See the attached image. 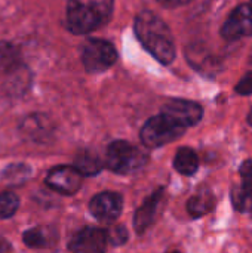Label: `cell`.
<instances>
[{"instance_id":"obj_26","label":"cell","mask_w":252,"mask_h":253,"mask_svg":"<svg viewBox=\"0 0 252 253\" xmlns=\"http://www.w3.org/2000/svg\"><path fill=\"white\" fill-rule=\"evenodd\" d=\"M168 253H181L180 251H171V252H168Z\"/></svg>"},{"instance_id":"obj_13","label":"cell","mask_w":252,"mask_h":253,"mask_svg":"<svg viewBox=\"0 0 252 253\" xmlns=\"http://www.w3.org/2000/svg\"><path fill=\"white\" fill-rule=\"evenodd\" d=\"M214 209V196L209 191H199L187 202V212L192 218H201Z\"/></svg>"},{"instance_id":"obj_25","label":"cell","mask_w":252,"mask_h":253,"mask_svg":"<svg viewBox=\"0 0 252 253\" xmlns=\"http://www.w3.org/2000/svg\"><path fill=\"white\" fill-rule=\"evenodd\" d=\"M248 123L252 126V108L251 111H250V114H248Z\"/></svg>"},{"instance_id":"obj_17","label":"cell","mask_w":252,"mask_h":253,"mask_svg":"<svg viewBox=\"0 0 252 253\" xmlns=\"http://www.w3.org/2000/svg\"><path fill=\"white\" fill-rule=\"evenodd\" d=\"M19 208V199L10 191L0 193V219H7L16 213Z\"/></svg>"},{"instance_id":"obj_3","label":"cell","mask_w":252,"mask_h":253,"mask_svg":"<svg viewBox=\"0 0 252 253\" xmlns=\"http://www.w3.org/2000/svg\"><path fill=\"white\" fill-rule=\"evenodd\" d=\"M186 132V127L172 120L166 114H159L151 119H149L144 126L141 127L140 138L141 142L149 148H159L166 144H171L177 141L180 136H183Z\"/></svg>"},{"instance_id":"obj_19","label":"cell","mask_w":252,"mask_h":253,"mask_svg":"<svg viewBox=\"0 0 252 253\" xmlns=\"http://www.w3.org/2000/svg\"><path fill=\"white\" fill-rule=\"evenodd\" d=\"M232 203L239 212H250L252 211V194L241 185L232 191Z\"/></svg>"},{"instance_id":"obj_15","label":"cell","mask_w":252,"mask_h":253,"mask_svg":"<svg viewBox=\"0 0 252 253\" xmlns=\"http://www.w3.org/2000/svg\"><path fill=\"white\" fill-rule=\"evenodd\" d=\"M22 242L25 243V246H28L31 249H40V248L49 246L52 239H50V233H48V230L36 227V228L27 230L22 234Z\"/></svg>"},{"instance_id":"obj_14","label":"cell","mask_w":252,"mask_h":253,"mask_svg":"<svg viewBox=\"0 0 252 253\" xmlns=\"http://www.w3.org/2000/svg\"><path fill=\"white\" fill-rule=\"evenodd\" d=\"M74 168L80 172L82 176H94L98 175L102 169V162L92 151H82L76 157Z\"/></svg>"},{"instance_id":"obj_20","label":"cell","mask_w":252,"mask_h":253,"mask_svg":"<svg viewBox=\"0 0 252 253\" xmlns=\"http://www.w3.org/2000/svg\"><path fill=\"white\" fill-rule=\"evenodd\" d=\"M105 234H107V242L111 243L113 246H120V245H125L128 242V230L126 227L123 225H114V227H110L108 230H105Z\"/></svg>"},{"instance_id":"obj_27","label":"cell","mask_w":252,"mask_h":253,"mask_svg":"<svg viewBox=\"0 0 252 253\" xmlns=\"http://www.w3.org/2000/svg\"><path fill=\"white\" fill-rule=\"evenodd\" d=\"M250 6H251V9H252V0H251V4H250Z\"/></svg>"},{"instance_id":"obj_18","label":"cell","mask_w":252,"mask_h":253,"mask_svg":"<svg viewBox=\"0 0 252 253\" xmlns=\"http://www.w3.org/2000/svg\"><path fill=\"white\" fill-rule=\"evenodd\" d=\"M18 61V50L7 42H0V73L12 68Z\"/></svg>"},{"instance_id":"obj_7","label":"cell","mask_w":252,"mask_h":253,"mask_svg":"<svg viewBox=\"0 0 252 253\" xmlns=\"http://www.w3.org/2000/svg\"><path fill=\"white\" fill-rule=\"evenodd\" d=\"M123 208V197L119 193L104 191L92 197L89 203V211L94 218L101 222H113L116 221Z\"/></svg>"},{"instance_id":"obj_12","label":"cell","mask_w":252,"mask_h":253,"mask_svg":"<svg viewBox=\"0 0 252 253\" xmlns=\"http://www.w3.org/2000/svg\"><path fill=\"white\" fill-rule=\"evenodd\" d=\"M174 168L178 173H181L184 176L195 175L199 168L198 154L189 147H181L174 157Z\"/></svg>"},{"instance_id":"obj_16","label":"cell","mask_w":252,"mask_h":253,"mask_svg":"<svg viewBox=\"0 0 252 253\" xmlns=\"http://www.w3.org/2000/svg\"><path fill=\"white\" fill-rule=\"evenodd\" d=\"M30 175V168L27 165H10L3 172V181L7 185H21V182L27 181Z\"/></svg>"},{"instance_id":"obj_22","label":"cell","mask_w":252,"mask_h":253,"mask_svg":"<svg viewBox=\"0 0 252 253\" xmlns=\"http://www.w3.org/2000/svg\"><path fill=\"white\" fill-rule=\"evenodd\" d=\"M236 93L242 95V96H250L252 95V71L247 73L236 84L235 87Z\"/></svg>"},{"instance_id":"obj_24","label":"cell","mask_w":252,"mask_h":253,"mask_svg":"<svg viewBox=\"0 0 252 253\" xmlns=\"http://www.w3.org/2000/svg\"><path fill=\"white\" fill-rule=\"evenodd\" d=\"M4 248H10V245L4 240H0V253H7L9 251H4Z\"/></svg>"},{"instance_id":"obj_23","label":"cell","mask_w":252,"mask_h":253,"mask_svg":"<svg viewBox=\"0 0 252 253\" xmlns=\"http://www.w3.org/2000/svg\"><path fill=\"white\" fill-rule=\"evenodd\" d=\"M162 6L165 7H169V9H174V7H180V6H184V4H189L192 0H157Z\"/></svg>"},{"instance_id":"obj_11","label":"cell","mask_w":252,"mask_h":253,"mask_svg":"<svg viewBox=\"0 0 252 253\" xmlns=\"http://www.w3.org/2000/svg\"><path fill=\"white\" fill-rule=\"evenodd\" d=\"M162 196H163V188H159L150 197H147L141 203V206L137 209L135 216H134V227L138 234H143L153 224Z\"/></svg>"},{"instance_id":"obj_10","label":"cell","mask_w":252,"mask_h":253,"mask_svg":"<svg viewBox=\"0 0 252 253\" xmlns=\"http://www.w3.org/2000/svg\"><path fill=\"white\" fill-rule=\"evenodd\" d=\"M162 113L169 116L172 120L184 126L186 129L195 126L201 122L203 116V110L199 104L186 99H172L163 105Z\"/></svg>"},{"instance_id":"obj_6","label":"cell","mask_w":252,"mask_h":253,"mask_svg":"<svg viewBox=\"0 0 252 253\" xmlns=\"http://www.w3.org/2000/svg\"><path fill=\"white\" fill-rule=\"evenodd\" d=\"M46 185L64 196L76 194L82 187V175L74 166H56L46 175Z\"/></svg>"},{"instance_id":"obj_8","label":"cell","mask_w":252,"mask_h":253,"mask_svg":"<svg viewBox=\"0 0 252 253\" xmlns=\"http://www.w3.org/2000/svg\"><path fill=\"white\" fill-rule=\"evenodd\" d=\"M226 40H238L252 36V9L250 4H239L220 30Z\"/></svg>"},{"instance_id":"obj_21","label":"cell","mask_w":252,"mask_h":253,"mask_svg":"<svg viewBox=\"0 0 252 253\" xmlns=\"http://www.w3.org/2000/svg\"><path fill=\"white\" fill-rule=\"evenodd\" d=\"M242 187L252 194V160H247L241 165Z\"/></svg>"},{"instance_id":"obj_4","label":"cell","mask_w":252,"mask_h":253,"mask_svg":"<svg viewBox=\"0 0 252 253\" xmlns=\"http://www.w3.org/2000/svg\"><path fill=\"white\" fill-rule=\"evenodd\" d=\"M147 162V156L135 145L126 141H114L107 148L105 165L119 175H129L140 170Z\"/></svg>"},{"instance_id":"obj_5","label":"cell","mask_w":252,"mask_h":253,"mask_svg":"<svg viewBox=\"0 0 252 253\" xmlns=\"http://www.w3.org/2000/svg\"><path fill=\"white\" fill-rule=\"evenodd\" d=\"M117 61L116 47L101 39H91L83 44L82 62L89 73H101L114 65Z\"/></svg>"},{"instance_id":"obj_1","label":"cell","mask_w":252,"mask_h":253,"mask_svg":"<svg viewBox=\"0 0 252 253\" xmlns=\"http://www.w3.org/2000/svg\"><path fill=\"white\" fill-rule=\"evenodd\" d=\"M135 36L143 47L162 64L175 59V42L168 24L150 10H143L135 16Z\"/></svg>"},{"instance_id":"obj_9","label":"cell","mask_w":252,"mask_h":253,"mask_svg":"<svg viewBox=\"0 0 252 253\" xmlns=\"http://www.w3.org/2000/svg\"><path fill=\"white\" fill-rule=\"evenodd\" d=\"M107 245L105 230L85 227L70 240V251L73 253H105Z\"/></svg>"},{"instance_id":"obj_2","label":"cell","mask_w":252,"mask_h":253,"mask_svg":"<svg viewBox=\"0 0 252 253\" xmlns=\"http://www.w3.org/2000/svg\"><path fill=\"white\" fill-rule=\"evenodd\" d=\"M113 0H68L67 25L76 34L91 33L111 16Z\"/></svg>"}]
</instances>
